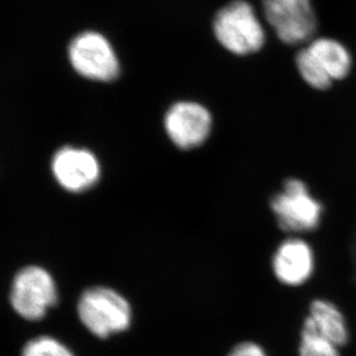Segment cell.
<instances>
[{
	"label": "cell",
	"instance_id": "6da1fadb",
	"mask_svg": "<svg viewBox=\"0 0 356 356\" xmlns=\"http://www.w3.org/2000/svg\"><path fill=\"white\" fill-rule=\"evenodd\" d=\"M277 227L291 236L315 232L322 222L324 205L301 178L289 177L270 199Z\"/></svg>",
	"mask_w": 356,
	"mask_h": 356
},
{
	"label": "cell",
	"instance_id": "7a4b0ae2",
	"mask_svg": "<svg viewBox=\"0 0 356 356\" xmlns=\"http://www.w3.org/2000/svg\"><path fill=\"white\" fill-rule=\"evenodd\" d=\"M78 315L89 332L101 339L125 332L134 322V309L129 300L106 286H94L83 291Z\"/></svg>",
	"mask_w": 356,
	"mask_h": 356
},
{
	"label": "cell",
	"instance_id": "3957f363",
	"mask_svg": "<svg viewBox=\"0 0 356 356\" xmlns=\"http://www.w3.org/2000/svg\"><path fill=\"white\" fill-rule=\"evenodd\" d=\"M353 65L348 49L337 40L316 38L296 56L302 79L317 90H327L334 81L343 80Z\"/></svg>",
	"mask_w": 356,
	"mask_h": 356
},
{
	"label": "cell",
	"instance_id": "277c9868",
	"mask_svg": "<svg viewBox=\"0 0 356 356\" xmlns=\"http://www.w3.org/2000/svg\"><path fill=\"white\" fill-rule=\"evenodd\" d=\"M213 31L223 48L234 55L259 51L266 35L254 7L244 0H234L216 13Z\"/></svg>",
	"mask_w": 356,
	"mask_h": 356
},
{
	"label": "cell",
	"instance_id": "5b68a950",
	"mask_svg": "<svg viewBox=\"0 0 356 356\" xmlns=\"http://www.w3.org/2000/svg\"><path fill=\"white\" fill-rule=\"evenodd\" d=\"M165 136L179 151H195L207 143L213 131V116L202 103L178 101L163 117Z\"/></svg>",
	"mask_w": 356,
	"mask_h": 356
},
{
	"label": "cell",
	"instance_id": "8992f818",
	"mask_svg": "<svg viewBox=\"0 0 356 356\" xmlns=\"http://www.w3.org/2000/svg\"><path fill=\"white\" fill-rule=\"evenodd\" d=\"M69 57L73 69L86 79L111 83L120 76V62L113 45L96 31H83L73 38Z\"/></svg>",
	"mask_w": 356,
	"mask_h": 356
},
{
	"label": "cell",
	"instance_id": "52a82bcc",
	"mask_svg": "<svg viewBox=\"0 0 356 356\" xmlns=\"http://www.w3.org/2000/svg\"><path fill=\"white\" fill-rule=\"evenodd\" d=\"M57 298L55 280L42 267H24L14 277L10 303L22 318H43L49 309L57 303Z\"/></svg>",
	"mask_w": 356,
	"mask_h": 356
},
{
	"label": "cell",
	"instance_id": "ba28073f",
	"mask_svg": "<svg viewBox=\"0 0 356 356\" xmlns=\"http://www.w3.org/2000/svg\"><path fill=\"white\" fill-rule=\"evenodd\" d=\"M267 22L281 42L298 45L309 42L317 31L312 0H261Z\"/></svg>",
	"mask_w": 356,
	"mask_h": 356
},
{
	"label": "cell",
	"instance_id": "9c48e42d",
	"mask_svg": "<svg viewBox=\"0 0 356 356\" xmlns=\"http://www.w3.org/2000/svg\"><path fill=\"white\" fill-rule=\"evenodd\" d=\"M270 267L279 284L286 287H301L315 273V251L305 238L287 237L275 248Z\"/></svg>",
	"mask_w": 356,
	"mask_h": 356
},
{
	"label": "cell",
	"instance_id": "30bf717a",
	"mask_svg": "<svg viewBox=\"0 0 356 356\" xmlns=\"http://www.w3.org/2000/svg\"><path fill=\"white\" fill-rule=\"evenodd\" d=\"M51 168L56 181L70 192L86 191L101 177L96 155L83 148H60L52 159Z\"/></svg>",
	"mask_w": 356,
	"mask_h": 356
},
{
	"label": "cell",
	"instance_id": "8fae6325",
	"mask_svg": "<svg viewBox=\"0 0 356 356\" xmlns=\"http://www.w3.org/2000/svg\"><path fill=\"white\" fill-rule=\"evenodd\" d=\"M303 323L341 350L352 341V331L346 316L336 303L326 298L312 301Z\"/></svg>",
	"mask_w": 356,
	"mask_h": 356
},
{
	"label": "cell",
	"instance_id": "7c38bea8",
	"mask_svg": "<svg viewBox=\"0 0 356 356\" xmlns=\"http://www.w3.org/2000/svg\"><path fill=\"white\" fill-rule=\"evenodd\" d=\"M298 356H343V350L302 323Z\"/></svg>",
	"mask_w": 356,
	"mask_h": 356
},
{
	"label": "cell",
	"instance_id": "4fadbf2b",
	"mask_svg": "<svg viewBox=\"0 0 356 356\" xmlns=\"http://www.w3.org/2000/svg\"><path fill=\"white\" fill-rule=\"evenodd\" d=\"M22 356H74L72 352L59 340L42 336L26 343Z\"/></svg>",
	"mask_w": 356,
	"mask_h": 356
},
{
	"label": "cell",
	"instance_id": "5bb4252c",
	"mask_svg": "<svg viewBox=\"0 0 356 356\" xmlns=\"http://www.w3.org/2000/svg\"><path fill=\"white\" fill-rule=\"evenodd\" d=\"M227 356H270L264 347L254 341H241L229 350Z\"/></svg>",
	"mask_w": 356,
	"mask_h": 356
}]
</instances>
